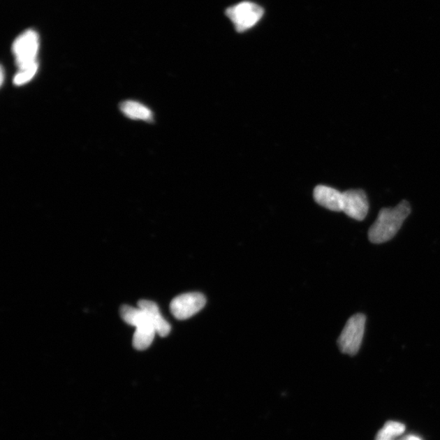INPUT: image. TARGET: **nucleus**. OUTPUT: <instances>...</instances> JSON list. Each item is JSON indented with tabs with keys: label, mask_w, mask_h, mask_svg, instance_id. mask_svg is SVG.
I'll list each match as a JSON object with an SVG mask.
<instances>
[{
	"label": "nucleus",
	"mask_w": 440,
	"mask_h": 440,
	"mask_svg": "<svg viewBox=\"0 0 440 440\" xmlns=\"http://www.w3.org/2000/svg\"><path fill=\"white\" fill-rule=\"evenodd\" d=\"M410 213V204L405 200L394 208L381 209L376 221L369 228V241L374 244L390 241L399 232Z\"/></svg>",
	"instance_id": "f257e3e1"
},
{
	"label": "nucleus",
	"mask_w": 440,
	"mask_h": 440,
	"mask_svg": "<svg viewBox=\"0 0 440 440\" xmlns=\"http://www.w3.org/2000/svg\"><path fill=\"white\" fill-rule=\"evenodd\" d=\"M120 314L127 324L136 328L132 340L135 349L140 351L148 349L156 335L148 313L140 307L124 305L121 307Z\"/></svg>",
	"instance_id": "f03ea898"
},
{
	"label": "nucleus",
	"mask_w": 440,
	"mask_h": 440,
	"mask_svg": "<svg viewBox=\"0 0 440 440\" xmlns=\"http://www.w3.org/2000/svg\"><path fill=\"white\" fill-rule=\"evenodd\" d=\"M366 316L364 314L352 316L341 332L337 345L342 353L355 355L358 353L365 330Z\"/></svg>",
	"instance_id": "7ed1b4c3"
},
{
	"label": "nucleus",
	"mask_w": 440,
	"mask_h": 440,
	"mask_svg": "<svg viewBox=\"0 0 440 440\" xmlns=\"http://www.w3.org/2000/svg\"><path fill=\"white\" fill-rule=\"evenodd\" d=\"M263 9L261 6L251 2H242L226 11L227 17L230 19L238 32H244L251 29L261 21Z\"/></svg>",
	"instance_id": "20e7f679"
},
{
	"label": "nucleus",
	"mask_w": 440,
	"mask_h": 440,
	"mask_svg": "<svg viewBox=\"0 0 440 440\" xmlns=\"http://www.w3.org/2000/svg\"><path fill=\"white\" fill-rule=\"evenodd\" d=\"M17 65L19 70L27 68L37 63L36 57L38 50V38L37 34L29 31L22 34L13 47Z\"/></svg>",
	"instance_id": "39448f33"
},
{
	"label": "nucleus",
	"mask_w": 440,
	"mask_h": 440,
	"mask_svg": "<svg viewBox=\"0 0 440 440\" xmlns=\"http://www.w3.org/2000/svg\"><path fill=\"white\" fill-rule=\"evenodd\" d=\"M207 300L202 293H187L175 297L170 308L176 319L184 321L197 314L205 305Z\"/></svg>",
	"instance_id": "423d86ee"
},
{
	"label": "nucleus",
	"mask_w": 440,
	"mask_h": 440,
	"mask_svg": "<svg viewBox=\"0 0 440 440\" xmlns=\"http://www.w3.org/2000/svg\"><path fill=\"white\" fill-rule=\"evenodd\" d=\"M368 198L363 190L351 189L344 192L342 212L355 220H363L369 212Z\"/></svg>",
	"instance_id": "0eeeda50"
},
{
	"label": "nucleus",
	"mask_w": 440,
	"mask_h": 440,
	"mask_svg": "<svg viewBox=\"0 0 440 440\" xmlns=\"http://www.w3.org/2000/svg\"><path fill=\"white\" fill-rule=\"evenodd\" d=\"M316 202L332 212H340L344 203V193L325 185H318L314 190Z\"/></svg>",
	"instance_id": "6e6552de"
},
{
	"label": "nucleus",
	"mask_w": 440,
	"mask_h": 440,
	"mask_svg": "<svg viewBox=\"0 0 440 440\" xmlns=\"http://www.w3.org/2000/svg\"><path fill=\"white\" fill-rule=\"evenodd\" d=\"M138 307L148 313L156 334L161 337H166L170 334V325L161 316L159 308L155 302L149 300H140L138 302Z\"/></svg>",
	"instance_id": "1a4fd4ad"
},
{
	"label": "nucleus",
	"mask_w": 440,
	"mask_h": 440,
	"mask_svg": "<svg viewBox=\"0 0 440 440\" xmlns=\"http://www.w3.org/2000/svg\"><path fill=\"white\" fill-rule=\"evenodd\" d=\"M120 109L124 115L131 119L152 122L154 120L153 112L144 105L133 101L122 102Z\"/></svg>",
	"instance_id": "9d476101"
},
{
	"label": "nucleus",
	"mask_w": 440,
	"mask_h": 440,
	"mask_svg": "<svg viewBox=\"0 0 440 440\" xmlns=\"http://www.w3.org/2000/svg\"><path fill=\"white\" fill-rule=\"evenodd\" d=\"M404 425L398 422L386 423L383 429L376 435V440H391L404 432Z\"/></svg>",
	"instance_id": "9b49d317"
},
{
	"label": "nucleus",
	"mask_w": 440,
	"mask_h": 440,
	"mask_svg": "<svg viewBox=\"0 0 440 440\" xmlns=\"http://www.w3.org/2000/svg\"><path fill=\"white\" fill-rule=\"evenodd\" d=\"M38 68V63H36L31 66L22 68V70H19L16 76L14 77V85L16 86H22L26 85V83L31 81L32 78L36 76Z\"/></svg>",
	"instance_id": "f8f14e48"
},
{
	"label": "nucleus",
	"mask_w": 440,
	"mask_h": 440,
	"mask_svg": "<svg viewBox=\"0 0 440 440\" xmlns=\"http://www.w3.org/2000/svg\"><path fill=\"white\" fill-rule=\"evenodd\" d=\"M404 440H422V439H419L418 437H409L406 438Z\"/></svg>",
	"instance_id": "ddd939ff"
},
{
	"label": "nucleus",
	"mask_w": 440,
	"mask_h": 440,
	"mask_svg": "<svg viewBox=\"0 0 440 440\" xmlns=\"http://www.w3.org/2000/svg\"><path fill=\"white\" fill-rule=\"evenodd\" d=\"M3 78H4V73H3V68H1V85H3Z\"/></svg>",
	"instance_id": "4468645a"
}]
</instances>
